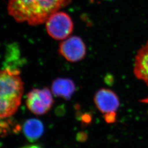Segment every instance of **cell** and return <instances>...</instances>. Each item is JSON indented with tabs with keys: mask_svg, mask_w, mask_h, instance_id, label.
Listing matches in <instances>:
<instances>
[{
	"mask_svg": "<svg viewBox=\"0 0 148 148\" xmlns=\"http://www.w3.org/2000/svg\"><path fill=\"white\" fill-rule=\"evenodd\" d=\"M75 86L71 79H58L54 81L52 86V92L54 95L69 99L74 93Z\"/></svg>",
	"mask_w": 148,
	"mask_h": 148,
	"instance_id": "cell-8",
	"label": "cell"
},
{
	"mask_svg": "<svg viewBox=\"0 0 148 148\" xmlns=\"http://www.w3.org/2000/svg\"><path fill=\"white\" fill-rule=\"evenodd\" d=\"M53 95L47 88H35L27 95L26 104L28 109L37 115H42L49 111L53 105Z\"/></svg>",
	"mask_w": 148,
	"mask_h": 148,
	"instance_id": "cell-4",
	"label": "cell"
},
{
	"mask_svg": "<svg viewBox=\"0 0 148 148\" xmlns=\"http://www.w3.org/2000/svg\"><path fill=\"white\" fill-rule=\"evenodd\" d=\"M48 34L55 40H65L71 35L74 24L71 17L64 12H57L46 21Z\"/></svg>",
	"mask_w": 148,
	"mask_h": 148,
	"instance_id": "cell-3",
	"label": "cell"
},
{
	"mask_svg": "<svg viewBox=\"0 0 148 148\" xmlns=\"http://www.w3.org/2000/svg\"><path fill=\"white\" fill-rule=\"evenodd\" d=\"M59 52L70 62H77L85 58L86 47L83 40L78 36H71L60 43Z\"/></svg>",
	"mask_w": 148,
	"mask_h": 148,
	"instance_id": "cell-6",
	"label": "cell"
},
{
	"mask_svg": "<svg viewBox=\"0 0 148 148\" xmlns=\"http://www.w3.org/2000/svg\"><path fill=\"white\" fill-rule=\"evenodd\" d=\"M20 72L0 70V119L11 116L18 110L24 92Z\"/></svg>",
	"mask_w": 148,
	"mask_h": 148,
	"instance_id": "cell-2",
	"label": "cell"
},
{
	"mask_svg": "<svg viewBox=\"0 0 148 148\" xmlns=\"http://www.w3.org/2000/svg\"><path fill=\"white\" fill-rule=\"evenodd\" d=\"M133 70L136 77L148 86V41L136 56Z\"/></svg>",
	"mask_w": 148,
	"mask_h": 148,
	"instance_id": "cell-7",
	"label": "cell"
},
{
	"mask_svg": "<svg viewBox=\"0 0 148 148\" xmlns=\"http://www.w3.org/2000/svg\"><path fill=\"white\" fill-rule=\"evenodd\" d=\"M21 148H42L41 147L37 145H29L24 147H23Z\"/></svg>",
	"mask_w": 148,
	"mask_h": 148,
	"instance_id": "cell-10",
	"label": "cell"
},
{
	"mask_svg": "<svg viewBox=\"0 0 148 148\" xmlns=\"http://www.w3.org/2000/svg\"><path fill=\"white\" fill-rule=\"evenodd\" d=\"M43 131L44 127L42 122L36 119L27 120L23 126V132L25 137L32 142L41 137Z\"/></svg>",
	"mask_w": 148,
	"mask_h": 148,
	"instance_id": "cell-9",
	"label": "cell"
},
{
	"mask_svg": "<svg viewBox=\"0 0 148 148\" xmlns=\"http://www.w3.org/2000/svg\"><path fill=\"white\" fill-rule=\"evenodd\" d=\"M71 0H9L8 11L16 21L31 25L46 23L48 18Z\"/></svg>",
	"mask_w": 148,
	"mask_h": 148,
	"instance_id": "cell-1",
	"label": "cell"
},
{
	"mask_svg": "<svg viewBox=\"0 0 148 148\" xmlns=\"http://www.w3.org/2000/svg\"><path fill=\"white\" fill-rule=\"evenodd\" d=\"M94 101L98 109L104 115L106 121H114L120 106L116 95L111 90L101 88L95 93Z\"/></svg>",
	"mask_w": 148,
	"mask_h": 148,
	"instance_id": "cell-5",
	"label": "cell"
}]
</instances>
